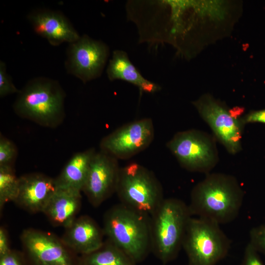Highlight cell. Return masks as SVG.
<instances>
[{
  "label": "cell",
  "instance_id": "1",
  "mask_svg": "<svg viewBox=\"0 0 265 265\" xmlns=\"http://www.w3.org/2000/svg\"><path fill=\"white\" fill-rule=\"evenodd\" d=\"M244 196L243 190L235 177L209 173L192 188L188 205L192 216L224 224L238 217Z\"/></svg>",
  "mask_w": 265,
  "mask_h": 265
},
{
  "label": "cell",
  "instance_id": "2",
  "mask_svg": "<svg viewBox=\"0 0 265 265\" xmlns=\"http://www.w3.org/2000/svg\"><path fill=\"white\" fill-rule=\"evenodd\" d=\"M65 98L66 93L57 80L36 77L19 90L13 108L22 118L43 127L55 129L64 120Z\"/></svg>",
  "mask_w": 265,
  "mask_h": 265
},
{
  "label": "cell",
  "instance_id": "3",
  "mask_svg": "<svg viewBox=\"0 0 265 265\" xmlns=\"http://www.w3.org/2000/svg\"><path fill=\"white\" fill-rule=\"evenodd\" d=\"M103 225L106 239L137 264L151 252L150 216L120 203L106 211Z\"/></svg>",
  "mask_w": 265,
  "mask_h": 265
},
{
  "label": "cell",
  "instance_id": "4",
  "mask_svg": "<svg viewBox=\"0 0 265 265\" xmlns=\"http://www.w3.org/2000/svg\"><path fill=\"white\" fill-rule=\"evenodd\" d=\"M192 216L188 205L173 197L164 198L150 215L151 253L163 265L178 257Z\"/></svg>",
  "mask_w": 265,
  "mask_h": 265
},
{
  "label": "cell",
  "instance_id": "5",
  "mask_svg": "<svg viewBox=\"0 0 265 265\" xmlns=\"http://www.w3.org/2000/svg\"><path fill=\"white\" fill-rule=\"evenodd\" d=\"M115 193L121 204L150 216L164 199L155 174L136 162L120 168Z\"/></svg>",
  "mask_w": 265,
  "mask_h": 265
},
{
  "label": "cell",
  "instance_id": "6",
  "mask_svg": "<svg viewBox=\"0 0 265 265\" xmlns=\"http://www.w3.org/2000/svg\"><path fill=\"white\" fill-rule=\"evenodd\" d=\"M231 244V240L220 225L192 216L186 227L182 248L188 265H215L227 255Z\"/></svg>",
  "mask_w": 265,
  "mask_h": 265
},
{
  "label": "cell",
  "instance_id": "7",
  "mask_svg": "<svg viewBox=\"0 0 265 265\" xmlns=\"http://www.w3.org/2000/svg\"><path fill=\"white\" fill-rule=\"evenodd\" d=\"M216 141L214 136L192 129L176 133L166 147L183 168L207 174L218 161Z\"/></svg>",
  "mask_w": 265,
  "mask_h": 265
},
{
  "label": "cell",
  "instance_id": "8",
  "mask_svg": "<svg viewBox=\"0 0 265 265\" xmlns=\"http://www.w3.org/2000/svg\"><path fill=\"white\" fill-rule=\"evenodd\" d=\"M198 112L210 127L216 140L227 152L236 154L242 149L243 117L228 109L211 96L204 95L193 102Z\"/></svg>",
  "mask_w": 265,
  "mask_h": 265
},
{
  "label": "cell",
  "instance_id": "9",
  "mask_svg": "<svg viewBox=\"0 0 265 265\" xmlns=\"http://www.w3.org/2000/svg\"><path fill=\"white\" fill-rule=\"evenodd\" d=\"M20 240L27 265H80L77 254L53 233L27 228Z\"/></svg>",
  "mask_w": 265,
  "mask_h": 265
},
{
  "label": "cell",
  "instance_id": "10",
  "mask_svg": "<svg viewBox=\"0 0 265 265\" xmlns=\"http://www.w3.org/2000/svg\"><path fill=\"white\" fill-rule=\"evenodd\" d=\"M109 55L106 44L83 34L69 44L65 67L68 74L85 83L101 76Z\"/></svg>",
  "mask_w": 265,
  "mask_h": 265
},
{
  "label": "cell",
  "instance_id": "11",
  "mask_svg": "<svg viewBox=\"0 0 265 265\" xmlns=\"http://www.w3.org/2000/svg\"><path fill=\"white\" fill-rule=\"evenodd\" d=\"M155 129L152 120L144 118L117 128L100 141V150L118 159H130L152 142Z\"/></svg>",
  "mask_w": 265,
  "mask_h": 265
},
{
  "label": "cell",
  "instance_id": "12",
  "mask_svg": "<svg viewBox=\"0 0 265 265\" xmlns=\"http://www.w3.org/2000/svg\"><path fill=\"white\" fill-rule=\"evenodd\" d=\"M120 168L117 159L101 150L91 160L82 191L98 207L115 193Z\"/></svg>",
  "mask_w": 265,
  "mask_h": 265
},
{
  "label": "cell",
  "instance_id": "13",
  "mask_svg": "<svg viewBox=\"0 0 265 265\" xmlns=\"http://www.w3.org/2000/svg\"><path fill=\"white\" fill-rule=\"evenodd\" d=\"M27 18L34 31L53 46L72 43L80 35L68 18L61 11L39 8L30 12Z\"/></svg>",
  "mask_w": 265,
  "mask_h": 265
},
{
  "label": "cell",
  "instance_id": "14",
  "mask_svg": "<svg viewBox=\"0 0 265 265\" xmlns=\"http://www.w3.org/2000/svg\"><path fill=\"white\" fill-rule=\"evenodd\" d=\"M57 189L54 178L38 172L24 174L13 202L29 213L43 212Z\"/></svg>",
  "mask_w": 265,
  "mask_h": 265
},
{
  "label": "cell",
  "instance_id": "15",
  "mask_svg": "<svg viewBox=\"0 0 265 265\" xmlns=\"http://www.w3.org/2000/svg\"><path fill=\"white\" fill-rule=\"evenodd\" d=\"M65 229L61 238L77 254L90 253L100 247L104 242L103 228L88 215L77 217Z\"/></svg>",
  "mask_w": 265,
  "mask_h": 265
},
{
  "label": "cell",
  "instance_id": "16",
  "mask_svg": "<svg viewBox=\"0 0 265 265\" xmlns=\"http://www.w3.org/2000/svg\"><path fill=\"white\" fill-rule=\"evenodd\" d=\"M81 205V192L57 189L43 212L53 226L65 228L77 218Z\"/></svg>",
  "mask_w": 265,
  "mask_h": 265
},
{
  "label": "cell",
  "instance_id": "17",
  "mask_svg": "<svg viewBox=\"0 0 265 265\" xmlns=\"http://www.w3.org/2000/svg\"><path fill=\"white\" fill-rule=\"evenodd\" d=\"M96 152L94 148H91L75 154L54 178L57 188L81 192Z\"/></svg>",
  "mask_w": 265,
  "mask_h": 265
},
{
  "label": "cell",
  "instance_id": "18",
  "mask_svg": "<svg viewBox=\"0 0 265 265\" xmlns=\"http://www.w3.org/2000/svg\"><path fill=\"white\" fill-rule=\"evenodd\" d=\"M109 80H121L137 86L141 92L153 93L160 89V86L145 79L131 62L127 53L115 50L106 69Z\"/></svg>",
  "mask_w": 265,
  "mask_h": 265
},
{
  "label": "cell",
  "instance_id": "19",
  "mask_svg": "<svg viewBox=\"0 0 265 265\" xmlns=\"http://www.w3.org/2000/svg\"><path fill=\"white\" fill-rule=\"evenodd\" d=\"M80 265H137L119 247L106 239L95 251L79 257Z\"/></svg>",
  "mask_w": 265,
  "mask_h": 265
},
{
  "label": "cell",
  "instance_id": "20",
  "mask_svg": "<svg viewBox=\"0 0 265 265\" xmlns=\"http://www.w3.org/2000/svg\"><path fill=\"white\" fill-rule=\"evenodd\" d=\"M19 177H17L14 167L0 166V209L5 204L13 202L18 190Z\"/></svg>",
  "mask_w": 265,
  "mask_h": 265
},
{
  "label": "cell",
  "instance_id": "21",
  "mask_svg": "<svg viewBox=\"0 0 265 265\" xmlns=\"http://www.w3.org/2000/svg\"><path fill=\"white\" fill-rule=\"evenodd\" d=\"M18 154V148L15 144L0 133V166L14 167Z\"/></svg>",
  "mask_w": 265,
  "mask_h": 265
},
{
  "label": "cell",
  "instance_id": "22",
  "mask_svg": "<svg viewBox=\"0 0 265 265\" xmlns=\"http://www.w3.org/2000/svg\"><path fill=\"white\" fill-rule=\"evenodd\" d=\"M19 90L13 83L11 77L8 74L5 62L0 61V97L18 93Z\"/></svg>",
  "mask_w": 265,
  "mask_h": 265
},
{
  "label": "cell",
  "instance_id": "23",
  "mask_svg": "<svg viewBox=\"0 0 265 265\" xmlns=\"http://www.w3.org/2000/svg\"><path fill=\"white\" fill-rule=\"evenodd\" d=\"M249 243L259 253L265 255V223L252 228L249 232Z\"/></svg>",
  "mask_w": 265,
  "mask_h": 265
},
{
  "label": "cell",
  "instance_id": "24",
  "mask_svg": "<svg viewBox=\"0 0 265 265\" xmlns=\"http://www.w3.org/2000/svg\"><path fill=\"white\" fill-rule=\"evenodd\" d=\"M0 265H27V264L23 252L11 249L0 257Z\"/></svg>",
  "mask_w": 265,
  "mask_h": 265
},
{
  "label": "cell",
  "instance_id": "25",
  "mask_svg": "<svg viewBox=\"0 0 265 265\" xmlns=\"http://www.w3.org/2000/svg\"><path fill=\"white\" fill-rule=\"evenodd\" d=\"M241 265H264L258 252L249 243L245 248Z\"/></svg>",
  "mask_w": 265,
  "mask_h": 265
},
{
  "label": "cell",
  "instance_id": "26",
  "mask_svg": "<svg viewBox=\"0 0 265 265\" xmlns=\"http://www.w3.org/2000/svg\"><path fill=\"white\" fill-rule=\"evenodd\" d=\"M245 124L261 123L265 124V109L252 111L243 117Z\"/></svg>",
  "mask_w": 265,
  "mask_h": 265
},
{
  "label": "cell",
  "instance_id": "27",
  "mask_svg": "<svg viewBox=\"0 0 265 265\" xmlns=\"http://www.w3.org/2000/svg\"><path fill=\"white\" fill-rule=\"evenodd\" d=\"M11 250L8 232L5 227L1 226L0 227V257L7 254Z\"/></svg>",
  "mask_w": 265,
  "mask_h": 265
}]
</instances>
